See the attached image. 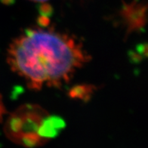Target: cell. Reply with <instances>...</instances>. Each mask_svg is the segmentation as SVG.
<instances>
[{
	"label": "cell",
	"mask_w": 148,
	"mask_h": 148,
	"mask_svg": "<svg viewBox=\"0 0 148 148\" xmlns=\"http://www.w3.org/2000/svg\"><path fill=\"white\" fill-rule=\"evenodd\" d=\"M146 4L141 1L134 0L130 3H123L119 14L127 33L140 31L144 28L146 22Z\"/></svg>",
	"instance_id": "cell-3"
},
{
	"label": "cell",
	"mask_w": 148,
	"mask_h": 148,
	"mask_svg": "<svg viewBox=\"0 0 148 148\" xmlns=\"http://www.w3.org/2000/svg\"><path fill=\"white\" fill-rule=\"evenodd\" d=\"M29 1H33V2H45L48 0H29Z\"/></svg>",
	"instance_id": "cell-6"
},
{
	"label": "cell",
	"mask_w": 148,
	"mask_h": 148,
	"mask_svg": "<svg viewBox=\"0 0 148 148\" xmlns=\"http://www.w3.org/2000/svg\"><path fill=\"white\" fill-rule=\"evenodd\" d=\"M94 87L89 86H79L74 87L70 92L71 97L79 99H88L90 95L92 93Z\"/></svg>",
	"instance_id": "cell-4"
},
{
	"label": "cell",
	"mask_w": 148,
	"mask_h": 148,
	"mask_svg": "<svg viewBox=\"0 0 148 148\" xmlns=\"http://www.w3.org/2000/svg\"><path fill=\"white\" fill-rule=\"evenodd\" d=\"M7 113V110H6L5 106L4 104V102H3V99H2V97L0 94V123L2 122V119H3V116Z\"/></svg>",
	"instance_id": "cell-5"
},
{
	"label": "cell",
	"mask_w": 148,
	"mask_h": 148,
	"mask_svg": "<svg viewBox=\"0 0 148 148\" xmlns=\"http://www.w3.org/2000/svg\"><path fill=\"white\" fill-rule=\"evenodd\" d=\"M90 56L76 37L51 27L29 28L12 42L7 61L31 89L59 88Z\"/></svg>",
	"instance_id": "cell-1"
},
{
	"label": "cell",
	"mask_w": 148,
	"mask_h": 148,
	"mask_svg": "<svg viewBox=\"0 0 148 148\" xmlns=\"http://www.w3.org/2000/svg\"><path fill=\"white\" fill-rule=\"evenodd\" d=\"M3 2H6V3H9L10 1H13V0H2Z\"/></svg>",
	"instance_id": "cell-7"
},
{
	"label": "cell",
	"mask_w": 148,
	"mask_h": 148,
	"mask_svg": "<svg viewBox=\"0 0 148 148\" xmlns=\"http://www.w3.org/2000/svg\"><path fill=\"white\" fill-rule=\"evenodd\" d=\"M64 127L62 118L50 115L39 105L27 103L10 114L5 123L4 132L15 144L36 147L58 136Z\"/></svg>",
	"instance_id": "cell-2"
}]
</instances>
